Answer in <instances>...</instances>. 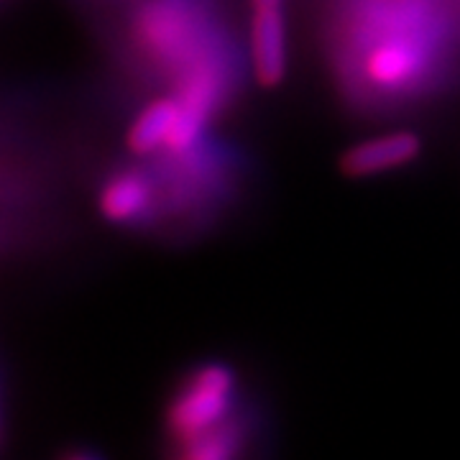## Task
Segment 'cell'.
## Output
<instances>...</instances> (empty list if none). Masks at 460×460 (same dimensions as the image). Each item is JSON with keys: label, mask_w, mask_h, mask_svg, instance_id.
I'll use <instances>...</instances> for the list:
<instances>
[{"label": "cell", "mask_w": 460, "mask_h": 460, "mask_svg": "<svg viewBox=\"0 0 460 460\" xmlns=\"http://www.w3.org/2000/svg\"><path fill=\"white\" fill-rule=\"evenodd\" d=\"M180 118V102L174 98L151 100L141 113L136 115L128 131V148L138 156H148L159 148H166L169 136Z\"/></svg>", "instance_id": "8992f818"}, {"label": "cell", "mask_w": 460, "mask_h": 460, "mask_svg": "<svg viewBox=\"0 0 460 460\" xmlns=\"http://www.w3.org/2000/svg\"><path fill=\"white\" fill-rule=\"evenodd\" d=\"M363 69L376 87L396 90L414 83L417 75L425 69V49L407 36H389L368 51Z\"/></svg>", "instance_id": "277c9868"}, {"label": "cell", "mask_w": 460, "mask_h": 460, "mask_svg": "<svg viewBox=\"0 0 460 460\" xmlns=\"http://www.w3.org/2000/svg\"><path fill=\"white\" fill-rule=\"evenodd\" d=\"M422 156V138L414 131H392L361 141L341 156V172L350 180H366L394 172Z\"/></svg>", "instance_id": "7a4b0ae2"}, {"label": "cell", "mask_w": 460, "mask_h": 460, "mask_svg": "<svg viewBox=\"0 0 460 460\" xmlns=\"http://www.w3.org/2000/svg\"><path fill=\"white\" fill-rule=\"evenodd\" d=\"M251 11H284V0H251Z\"/></svg>", "instance_id": "9c48e42d"}, {"label": "cell", "mask_w": 460, "mask_h": 460, "mask_svg": "<svg viewBox=\"0 0 460 460\" xmlns=\"http://www.w3.org/2000/svg\"><path fill=\"white\" fill-rule=\"evenodd\" d=\"M154 11V8H151ZM190 23L192 18L177 5H162L154 13L144 18V41L162 57H172V49H180L190 39Z\"/></svg>", "instance_id": "52a82bcc"}, {"label": "cell", "mask_w": 460, "mask_h": 460, "mask_svg": "<svg viewBox=\"0 0 460 460\" xmlns=\"http://www.w3.org/2000/svg\"><path fill=\"white\" fill-rule=\"evenodd\" d=\"M98 205L100 213H102V217L108 223L128 226V223L138 220L148 210V205H151V187L136 172L115 174L113 180H108V184L102 187Z\"/></svg>", "instance_id": "5b68a950"}, {"label": "cell", "mask_w": 460, "mask_h": 460, "mask_svg": "<svg viewBox=\"0 0 460 460\" xmlns=\"http://www.w3.org/2000/svg\"><path fill=\"white\" fill-rule=\"evenodd\" d=\"M251 65L256 83L266 90L284 83L289 66L284 11H251Z\"/></svg>", "instance_id": "3957f363"}, {"label": "cell", "mask_w": 460, "mask_h": 460, "mask_svg": "<svg viewBox=\"0 0 460 460\" xmlns=\"http://www.w3.org/2000/svg\"><path fill=\"white\" fill-rule=\"evenodd\" d=\"M235 453V429L217 425L210 432L184 443V458L190 460H226Z\"/></svg>", "instance_id": "ba28073f"}, {"label": "cell", "mask_w": 460, "mask_h": 460, "mask_svg": "<svg viewBox=\"0 0 460 460\" xmlns=\"http://www.w3.org/2000/svg\"><path fill=\"white\" fill-rule=\"evenodd\" d=\"M235 394V376L226 363H205L192 374L169 410V432L190 443L226 422Z\"/></svg>", "instance_id": "6da1fadb"}]
</instances>
